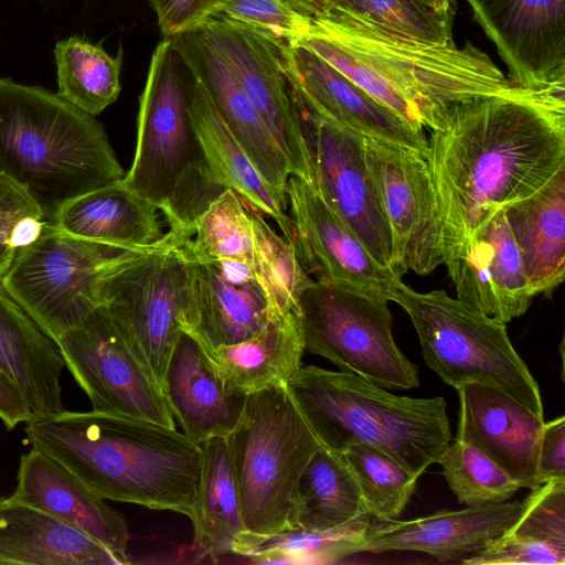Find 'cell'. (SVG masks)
<instances>
[{"label":"cell","instance_id":"obj_1","mask_svg":"<svg viewBox=\"0 0 565 565\" xmlns=\"http://www.w3.org/2000/svg\"><path fill=\"white\" fill-rule=\"evenodd\" d=\"M425 159L445 263L495 211L565 167V77L449 106L430 129Z\"/></svg>","mask_w":565,"mask_h":565},{"label":"cell","instance_id":"obj_2","mask_svg":"<svg viewBox=\"0 0 565 565\" xmlns=\"http://www.w3.org/2000/svg\"><path fill=\"white\" fill-rule=\"evenodd\" d=\"M24 430L100 498L192 516L203 452L184 433L93 409L32 418Z\"/></svg>","mask_w":565,"mask_h":565},{"label":"cell","instance_id":"obj_3","mask_svg":"<svg viewBox=\"0 0 565 565\" xmlns=\"http://www.w3.org/2000/svg\"><path fill=\"white\" fill-rule=\"evenodd\" d=\"M0 172L32 196L46 222L72 199L125 175L94 116L7 78H0Z\"/></svg>","mask_w":565,"mask_h":565},{"label":"cell","instance_id":"obj_4","mask_svg":"<svg viewBox=\"0 0 565 565\" xmlns=\"http://www.w3.org/2000/svg\"><path fill=\"white\" fill-rule=\"evenodd\" d=\"M319 444L365 445L422 476L451 440L443 396H398L351 372L302 365L285 384Z\"/></svg>","mask_w":565,"mask_h":565},{"label":"cell","instance_id":"obj_5","mask_svg":"<svg viewBox=\"0 0 565 565\" xmlns=\"http://www.w3.org/2000/svg\"><path fill=\"white\" fill-rule=\"evenodd\" d=\"M309 32L337 42L363 61L420 111L429 130L454 104L516 87L469 41L462 46L429 44L333 10L312 17Z\"/></svg>","mask_w":565,"mask_h":565},{"label":"cell","instance_id":"obj_6","mask_svg":"<svg viewBox=\"0 0 565 565\" xmlns=\"http://www.w3.org/2000/svg\"><path fill=\"white\" fill-rule=\"evenodd\" d=\"M226 438L246 532L297 527L299 479L321 445L285 384L248 394Z\"/></svg>","mask_w":565,"mask_h":565},{"label":"cell","instance_id":"obj_7","mask_svg":"<svg viewBox=\"0 0 565 565\" xmlns=\"http://www.w3.org/2000/svg\"><path fill=\"white\" fill-rule=\"evenodd\" d=\"M392 301L408 315L423 358L458 390L468 383L497 387L543 416L539 384L509 339L505 323L445 290L419 292L399 280Z\"/></svg>","mask_w":565,"mask_h":565},{"label":"cell","instance_id":"obj_8","mask_svg":"<svg viewBox=\"0 0 565 565\" xmlns=\"http://www.w3.org/2000/svg\"><path fill=\"white\" fill-rule=\"evenodd\" d=\"M124 247L71 236L46 222L0 278L2 289L55 342L98 302V287L113 271L138 260L166 241Z\"/></svg>","mask_w":565,"mask_h":565},{"label":"cell","instance_id":"obj_9","mask_svg":"<svg viewBox=\"0 0 565 565\" xmlns=\"http://www.w3.org/2000/svg\"><path fill=\"white\" fill-rule=\"evenodd\" d=\"M385 299L316 281L300 297L306 351L384 388L419 386L417 366L394 341Z\"/></svg>","mask_w":565,"mask_h":565},{"label":"cell","instance_id":"obj_10","mask_svg":"<svg viewBox=\"0 0 565 565\" xmlns=\"http://www.w3.org/2000/svg\"><path fill=\"white\" fill-rule=\"evenodd\" d=\"M169 39L154 47L139 97L132 163L121 179L163 213L204 163L189 118V82Z\"/></svg>","mask_w":565,"mask_h":565},{"label":"cell","instance_id":"obj_11","mask_svg":"<svg viewBox=\"0 0 565 565\" xmlns=\"http://www.w3.org/2000/svg\"><path fill=\"white\" fill-rule=\"evenodd\" d=\"M189 237L170 230L160 247L113 271L98 287L99 305L161 390L182 332Z\"/></svg>","mask_w":565,"mask_h":565},{"label":"cell","instance_id":"obj_12","mask_svg":"<svg viewBox=\"0 0 565 565\" xmlns=\"http://www.w3.org/2000/svg\"><path fill=\"white\" fill-rule=\"evenodd\" d=\"M56 344L93 411L175 428L163 391L134 354L107 310L95 307Z\"/></svg>","mask_w":565,"mask_h":565},{"label":"cell","instance_id":"obj_13","mask_svg":"<svg viewBox=\"0 0 565 565\" xmlns=\"http://www.w3.org/2000/svg\"><path fill=\"white\" fill-rule=\"evenodd\" d=\"M291 96L310 151L313 188L379 264L404 275L395 264L392 234L366 167L364 137Z\"/></svg>","mask_w":565,"mask_h":565},{"label":"cell","instance_id":"obj_14","mask_svg":"<svg viewBox=\"0 0 565 565\" xmlns=\"http://www.w3.org/2000/svg\"><path fill=\"white\" fill-rule=\"evenodd\" d=\"M196 31L228 67L285 154L291 174L313 186L310 151L284 71L279 43L220 17L207 19Z\"/></svg>","mask_w":565,"mask_h":565},{"label":"cell","instance_id":"obj_15","mask_svg":"<svg viewBox=\"0 0 565 565\" xmlns=\"http://www.w3.org/2000/svg\"><path fill=\"white\" fill-rule=\"evenodd\" d=\"M369 173L388 224L397 267L427 275L444 264L441 224L425 157L364 137Z\"/></svg>","mask_w":565,"mask_h":565},{"label":"cell","instance_id":"obj_16","mask_svg":"<svg viewBox=\"0 0 565 565\" xmlns=\"http://www.w3.org/2000/svg\"><path fill=\"white\" fill-rule=\"evenodd\" d=\"M297 256L316 281L392 301L402 274L382 266L316 189L290 174L286 186Z\"/></svg>","mask_w":565,"mask_h":565},{"label":"cell","instance_id":"obj_17","mask_svg":"<svg viewBox=\"0 0 565 565\" xmlns=\"http://www.w3.org/2000/svg\"><path fill=\"white\" fill-rule=\"evenodd\" d=\"M508 78L539 88L565 77V0H466Z\"/></svg>","mask_w":565,"mask_h":565},{"label":"cell","instance_id":"obj_18","mask_svg":"<svg viewBox=\"0 0 565 565\" xmlns=\"http://www.w3.org/2000/svg\"><path fill=\"white\" fill-rule=\"evenodd\" d=\"M291 94L320 117L365 138L411 148L424 157L427 138L338 70L298 44H278Z\"/></svg>","mask_w":565,"mask_h":565},{"label":"cell","instance_id":"obj_19","mask_svg":"<svg viewBox=\"0 0 565 565\" xmlns=\"http://www.w3.org/2000/svg\"><path fill=\"white\" fill-rule=\"evenodd\" d=\"M186 241L188 278L181 329L207 354L221 345L253 337L276 318L250 269L196 259Z\"/></svg>","mask_w":565,"mask_h":565},{"label":"cell","instance_id":"obj_20","mask_svg":"<svg viewBox=\"0 0 565 565\" xmlns=\"http://www.w3.org/2000/svg\"><path fill=\"white\" fill-rule=\"evenodd\" d=\"M444 264L457 298L500 322L524 315L534 297L504 209L495 211Z\"/></svg>","mask_w":565,"mask_h":565},{"label":"cell","instance_id":"obj_21","mask_svg":"<svg viewBox=\"0 0 565 565\" xmlns=\"http://www.w3.org/2000/svg\"><path fill=\"white\" fill-rule=\"evenodd\" d=\"M457 391L460 409L455 439L478 448L521 488H536L543 416L497 387L468 383Z\"/></svg>","mask_w":565,"mask_h":565},{"label":"cell","instance_id":"obj_22","mask_svg":"<svg viewBox=\"0 0 565 565\" xmlns=\"http://www.w3.org/2000/svg\"><path fill=\"white\" fill-rule=\"evenodd\" d=\"M10 500L38 509L103 544L119 564H129V530L121 513L62 463L39 449L20 457Z\"/></svg>","mask_w":565,"mask_h":565},{"label":"cell","instance_id":"obj_23","mask_svg":"<svg viewBox=\"0 0 565 565\" xmlns=\"http://www.w3.org/2000/svg\"><path fill=\"white\" fill-rule=\"evenodd\" d=\"M523 507V501H505L443 510L407 521L372 522L364 552L414 551L438 559H460L508 533Z\"/></svg>","mask_w":565,"mask_h":565},{"label":"cell","instance_id":"obj_24","mask_svg":"<svg viewBox=\"0 0 565 565\" xmlns=\"http://www.w3.org/2000/svg\"><path fill=\"white\" fill-rule=\"evenodd\" d=\"M190 76L206 88L228 129L264 179L286 196L288 161L217 52L198 31L169 39Z\"/></svg>","mask_w":565,"mask_h":565},{"label":"cell","instance_id":"obj_25","mask_svg":"<svg viewBox=\"0 0 565 565\" xmlns=\"http://www.w3.org/2000/svg\"><path fill=\"white\" fill-rule=\"evenodd\" d=\"M162 390L174 419L200 446L233 431L246 397L227 393L207 353L183 330L169 359Z\"/></svg>","mask_w":565,"mask_h":565},{"label":"cell","instance_id":"obj_26","mask_svg":"<svg viewBox=\"0 0 565 565\" xmlns=\"http://www.w3.org/2000/svg\"><path fill=\"white\" fill-rule=\"evenodd\" d=\"M189 118L203 161L213 179L236 192L248 209L270 217L292 243L294 224L286 213L287 198L259 173L221 116L206 88L189 82Z\"/></svg>","mask_w":565,"mask_h":565},{"label":"cell","instance_id":"obj_27","mask_svg":"<svg viewBox=\"0 0 565 565\" xmlns=\"http://www.w3.org/2000/svg\"><path fill=\"white\" fill-rule=\"evenodd\" d=\"M159 209L117 180L66 202L49 222L60 231L86 241L124 247L159 243Z\"/></svg>","mask_w":565,"mask_h":565},{"label":"cell","instance_id":"obj_28","mask_svg":"<svg viewBox=\"0 0 565 565\" xmlns=\"http://www.w3.org/2000/svg\"><path fill=\"white\" fill-rule=\"evenodd\" d=\"M56 342L0 286V369L23 392L33 418L64 411Z\"/></svg>","mask_w":565,"mask_h":565},{"label":"cell","instance_id":"obj_29","mask_svg":"<svg viewBox=\"0 0 565 565\" xmlns=\"http://www.w3.org/2000/svg\"><path fill=\"white\" fill-rule=\"evenodd\" d=\"M119 565L85 533L32 507L0 498V565Z\"/></svg>","mask_w":565,"mask_h":565},{"label":"cell","instance_id":"obj_30","mask_svg":"<svg viewBox=\"0 0 565 565\" xmlns=\"http://www.w3.org/2000/svg\"><path fill=\"white\" fill-rule=\"evenodd\" d=\"M504 212L532 294L552 295L565 273V167Z\"/></svg>","mask_w":565,"mask_h":565},{"label":"cell","instance_id":"obj_31","mask_svg":"<svg viewBox=\"0 0 565 565\" xmlns=\"http://www.w3.org/2000/svg\"><path fill=\"white\" fill-rule=\"evenodd\" d=\"M305 343L298 313L270 320L253 337L221 345L207 355L228 394H248L286 384L302 366Z\"/></svg>","mask_w":565,"mask_h":565},{"label":"cell","instance_id":"obj_32","mask_svg":"<svg viewBox=\"0 0 565 565\" xmlns=\"http://www.w3.org/2000/svg\"><path fill=\"white\" fill-rule=\"evenodd\" d=\"M202 461L193 512L194 547L213 563L232 553L244 526L227 438L207 440Z\"/></svg>","mask_w":565,"mask_h":565},{"label":"cell","instance_id":"obj_33","mask_svg":"<svg viewBox=\"0 0 565 565\" xmlns=\"http://www.w3.org/2000/svg\"><path fill=\"white\" fill-rule=\"evenodd\" d=\"M297 527L329 530L370 514L343 455L322 446L311 456L298 483Z\"/></svg>","mask_w":565,"mask_h":565},{"label":"cell","instance_id":"obj_34","mask_svg":"<svg viewBox=\"0 0 565 565\" xmlns=\"http://www.w3.org/2000/svg\"><path fill=\"white\" fill-rule=\"evenodd\" d=\"M372 522V515L365 514L322 531L294 527L264 536L245 532L232 554L254 564H334L364 552L365 535Z\"/></svg>","mask_w":565,"mask_h":565},{"label":"cell","instance_id":"obj_35","mask_svg":"<svg viewBox=\"0 0 565 565\" xmlns=\"http://www.w3.org/2000/svg\"><path fill=\"white\" fill-rule=\"evenodd\" d=\"M54 57L62 98L94 117L117 100L121 51L110 56L100 45L71 36L56 43Z\"/></svg>","mask_w":565,"mask_h":565},{"label":"cell","instance_id":"obj_36","mask_svg":"<svg viewBox=\"0 0 565 565\" xmlns=\"http://www.w3.org/2000/svg\"><path fill=\"white\" fill-rule=\"evenodd\" d=\"M252 232V270L275 317L295 311L300 297L316 280L303 269L295 246L278 235L266 217L248 209Z\"/></svg>","mask_w":565,"mask_h":565},{"label":"cell","instance_id":"obj_37","mask_svg":"<svg viewBox=\"0 0 565 565\" xmlns=\"http://www.w3.org/2000/svg\"><path fill=\"white\" fill-rule=\"evenodd\" d=\"M189 252L203 262L252 268L253 232L249 211L239 195L225 189L196 218Z\"/></svg>","mask_w":565,"mask_h":565},{"label":"cell","instance_id":"obj_38","mask_svg":"<svg viewBox=\"0 0 565 565\" xmlns=\"http://www.w3.org/2000/svg\"><path fill=\"white\" fill-rule=\"evenodd\" d=\"M342 455L355 477L370 514L380 522L397 520L412 498L419 476L365 445H351Z\"/></svg>","mask_w":565,"mask_h":565},{"label":"cell","instance_id":"obj_39","mask_svg":"<svg viewBox=\"0 0 565 565\" xmlns=\"http://www.w3.org/2000/svg\"><path fill=\"white\" fill-rule=\"evenodd\" d=\"M437 463L459 503L467 507L505 502L521 489L489 457L459 439L447 445Z\"/></svg>","mask_w":565,"mask_h":565},{"label":"cell","instance_id":"obj_40","mask_svg":"<svg viewBox=\"0 0 565 565\" xmlns=\"http://www.w3.org/2000/svg\"><path fill=\"white\" fill-rule=\"evenodd\" d=\"M326 10L349 13L388 32L429 44L454 42V12L438 13L417 0H327Z\"/></svg>","mask_w":565,"mask_h":565},{"label":"cell","instance_id":"obj_41","mask_svg":"<svg viewBox=\"0 0 565 565\" xmlns=\"http://www.w3.org/2000/svg\"><path fill=\"white\" fill-rule=\"evenodd\" d=\"M291 44H298L310 50L406 122L416 129L424 130L425 122L420 111L363 61L337 42L323 35L308 32Z\"/></svg>","mask_w":565,"mask_h":565},{"label":"cell","instance_id":"obj_42","mask_svg":"<svg viewBox=\"0 0 565 565\" xmlns=\"http://www.w3.org/2000/svg\"><path fill=\"white\" fill-rule=\"evenodd\" d=\"M45 223L32 196L0 172V278L17 254L39 237Z\"/></svg>","mask_w":565,"mask_h":565},{"label":"cell","instance_id":"obj_43","mask_svg":"<svg viewBox=\"0 0 565 565\" xmlns=\"http://www.w3.org/2000/svg\"><path fill=\"white\" fill-rule=\"evenodd\" d=\"M244 25L262 36L291 44L306 35L311 18L284 0H222L216 15ZM214 17V18H215Z\"/></svg>","mask_w":565,"mask_h":565},{"label":"cell","instance_id":"obj_44","mask_svg":"<svg viewBox=\"0 0 565 565\" xmlns=\"http://www.w3.org/2000/svg\"><path fill=\"white\" fill-rule=\"evenodd\" d=\"M511 534L565 547V479L546 481L523 500Z\"/></svg>","mask_w":565,"mask_h":565},{"label":"cell","instance_id":"obj_45","mask_svg":"<svg viewBox=\"0 0 565 565\" xmlns=\"http://www.w3.org/2000/svg\"><path fill=\"white\" fill-rule=\"evenodd\" d=\"M466 565H563L565 547L520 537L510 532L484 550L461 559Z\"/></svg>","mask_w":565,"mask_h":565},{"label":"cell","instance_id":"obj_46","mask_svg":"<svg viewBox=\"0 0 565 565\" xmlns=\"http://www.w3.org/2000/svg\"><path fill=\"white\" fill-rule=\"evenodd\" d=\"M163 39L196 31L216 15L222 0H149Z\"/></svg>","mask_w":565,"mask_h":565},{"label":"cell","instance_id":"obj_47","mask_svg":"<svg viewBox=\"0 0 565 565\" xmlns=\"http://www.w3.org/2000/svg\"><path fill=\"white\" fill-rule=\"evenodd\" d=\"M565 479V416L544 423L536 460V487Z\"/></svg>","mask_w":565,"mask_h":565},{"label":"cell","instance_id":"obj_48","mask_svg":"<svg viewBox=\"0 0 565 565\" xmlns=\"http://www.w3.org/2000/svg\"><path fill=\"white\" fill-rule=\"evenodd\" d=\"M33 413L19 385L0 369V419L8 430L26 424Z\"/></svg>","mask_w":565,"mask_h":565},{"label":"cell","instance_id":"obj_49","mask_svg":"<svg viewBox=\"0 0 565 565\" xmlns=\"http://www.w3.org/2000/svg\"><path fill=\"white\" fill-rule=\"evenodd\" d=\"M307 17H316L327 9V0H284Z\"/></svg>","mask_w":565,"mask_h":565},{"label":"cell","instance_id":"obj_50","mask_svg":"<svg viewBox=\"0 0 565 565\" xmlns=\"http://www.w3.org/2000/svg\"><path fill=\"white\" fill-rule=\"evenodd\" d=\"M427 8L438 13L454 12L455 0H417Z\"/></svg>","mask_w":565,"mask_h":565}]
</instances>
